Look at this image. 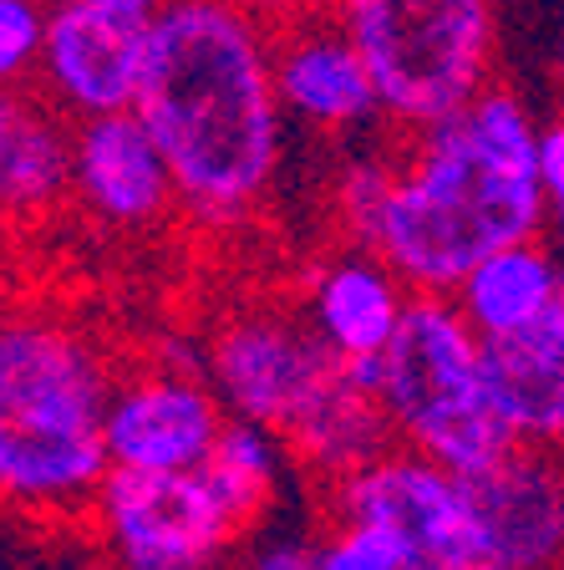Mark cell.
I'll use <instances>...</instances> for the list:
<instances>
[{
  "label": "cell",
  "mask_w": 564,
  "mask_h": 570,
  "mask_svg": "<svg viewBox=\"0 0 564 570\" xmlns=\"http://www.w3.org/2000/svg\"><path fill=\"white\" fill-rule=\"evenodd\" d=\"M138 118L174 168L188 219L239 229L285 164L275 31L239 0H164L148 21Z\"/></svg>",
  "instance_id": "1"
},
{
  "label": "cell",
  "mask_w": 564,
  "mask_h": 570,
  "mask_svg": "<svg viewBox=\"0 0 564 570\" xmlns=\"http://www.w3.org/2000/svg\"><path fill=\"white\" fill-rule=\"evenodd\" d=\"M544 219L540 122L508 87H483L468 107L412 128L366 245L417 296H453L483 255L544 235Z\"/></svg>",
  "instance_id": "2"
},
{
  "label": "cell",
  "mask_w": 564,
  "mask_h": 570,
  "mask_svg": "<svg viewBox=\"0 0 564 570\" xmlns=\"http://www.w3.org/2000/svg\"><path fill=\"white\" fill-rule=\"evenodd\" d=\"M118 362L82 321L47 301L0 306V510L87 524L107 469Z\"/></svg>",
  "instance_id": "3"
},
{
  "label": "cell",
  "mask_w": 564,
  "mask_h": 570,
  "mask_svg": "<svg viewBox=\"0 0 564 570\" xmlns=\"http://www.w3.org/2000/svg\"><path fill=\"white\" fill-rule=\"evenodd\" d=\"M376 392L397 443L458 474H478L524 443L488 382V342L453 296H412L397 336L376 356Z\"/></svg>",
  "instance_id": "4"
},
{
  "label": "cell",
  "mask_w": 564,
  "mask_h": 570,
  "mask_svg": "<svg viewBox=\"0 0 564 570\" xmlns=\"http://www.w3.org/2000/svg\"><path fill=\"white\" fill-rule=\"evenodd\" d=\"M376 82L382 118L427 128L494 87V0H330Z\"/></svg>",
  "instance_id": "5"
},
{
  "label": "cell",
  "mask_w": 564,
  "mask_h": 570,
  "mask_svg": "<svg viewBox=\"0 0 564 570\" xmlns=\"http://www.w3.org/2000/svg\"><path fill=\"white\" fill-rule=\"evenodd\" d=\"M87 530L107 570H219L255 524L219 494L204 469H107L87 510Z\"/></svg>",
  "instance_id": "6"
},
{
  "label": "cell",
  "mask_w": 564,
  "mask_h": 570,
  "mask_svg": "<svg viewBox=\"0 0 564 570\" xmlns=\"http://www.w3.org/2000/svg\"><path fill=\"white\" fill-rule=\"evenodd\" d=\"M342 356L330 352L295 301H245L214 321L204 342V372L219 387L229 417L285 428L342 377Z\"/></svg>",
  "instance_id": "7"
},
{
  "label": "cell",
  "mask_w": 564,
  "mask_h": 570,
  "mask_svg": "<svg viewBox=\"0 0 564 570\" xmlns=\"http://www.w3.org/2000/svg\"><path fill=\"white\" fill-rule=\"evenodd\" d=\"M330 520L387 534L407 570H458L478 556L468 479L427 453L392 443L362 469L330 479Z\"/></svg>",
  "instance_id": "8"
},
{
  "label": "cell",
  "mask_w": 564,
  "mask_h": 570,
  "mask_svg": "<svg viewBox=\"0 0 564 570\" xmlns=\"http://www.w3.org/2000/svg\"><path fill=\"white\" fill-rule=\"evenodd\" d=\"M229 407L204 372V352H154L122 372L107 407V459L112 469L178 474L204 469L219 443Z\"/></svg>",
  "instance_id": "9"
},
{
  "label": "cell",
  "mask_w": 564,
  "mask_h": 570,
  "mask_svg": "<svg viewBox=\"0 0 564 570\" xmlns=\"http://www.w3.org/2000/svg\"><path fill=\"white\" fill-rule=\"evenodd\" d=\"M71 199L92 225L128 239L154 235L184 214L174 168L138 107L71 128Z\"/></svg>",
  "instance_id": "10"
},
{
  "label": "cell",
  "mask_w": 564,
  "mask_h": 570,
  "mask_svg": "<svg viewBox=\"0 0 564 570\" xmlns=\"http://www.w3.org/2000/svg\"><path fill=\"white\" fill-rule=\"evenodd\" d=\"M142 71H148V21L51 0L36 92L47 97L61 118L87 122L138 107Z\"/></svg>",
  "instance_id": "11"
},
{
  "label": "cell",
  "mask_w": 564,
  "mask_h": 570,
  "mask_svg": "<svg viewBox=\"0 0 564 570\" xmlns=\"http://www.w3.org/2000/svg\"><path fill=\"white\" fill-rule=\"evenodd\" d=\"M468 479L478 556L518 570H564V453L518 443Z\"/></svg>",
  "instance_id": "12"
},
{
  "label": "cell",
  "mask_w": 564,
  "mask_h": 570,
  "mask_svg": "<svg viewBox=\"0 0 564 570\" xmlns=\"http://www.w3.org/2000/svg\"><path fill=\"white\" fill-rule=\"evenodd\" d=\"M275 92H280L285 118L326 138H342L382 118L372 71L330 6L275 31Z\"/></svg>",
  "instance_id": "13"
},
{
  "label": "cell",
  "mask_w": 564,
  "mask_h": 570,
  "mask_svg": "<svg viewBox=\"0 0 564 570\" xmlns=\"http://www.w3.org/2000/svg\"><path fill=\"white\" fill-rule=\"evenodd\" d=\"M412 296L417 291L392 271L382 249L362 245V239H346L342 249L320 255L300 275L295 306L306 311V321L316 326L320 342L356 367V362H376L387 352Z\"/></svg>",
  "instance_id": "14"
},
{
  "label": "cell",
  "mask_w": 564,
  "mask_h": 570,
  "mask_svg": "<svg viewBox=\"0 0 564 570\" xmlns=\"http://www.w3.org/2000/svg\"><path fill=\"white\" fill-rule=\"evenodd\" d=\"M71 128L41 92L0 87V219H41L71 199Z\"/></svg>",
  "instance_id": "15"
},
{
  "label": "cell",
  "mask_w": 564,
  "mask_h": 570,
  "mask_svg": "<svg viewBox=\"0 0 564 570\" xmlns=\"http://www.w3.org/2000/svg\"><path fill=\"white\" fill-rule=\"evenodd\" d=\"M560 296H564V261H560V249L544 245L540 235L498 245L494 255H483L453 285V306L468 316V326L483 342L524 332Z\"/></svg>",
  "instance_id": "16"
},
{
  "label": "cell",
  "mask_w": 564,
  "mask_h": 570,
  "mask_svg": "<svg viewBox=\"0 0 564 570\" xmlns=\"http://www.w3.org/2000/svg\"><path fill=\"white\" fill-rule=\"evenodd\" d=\"M392 443H397V433H392L387 403H382V392H376L352 362H346L342 377L330 382L306 413L285 428L290 459L306 463L310 474H320L326 484L352 474V469H362L376 453H387Z\"/></svg>",
  "instance_id": "17"
},
{
  "label": "cell",
  "mask_w": 564,
  "mask_h": 570,
  "mask_svg": "<svg viewBox=\"0 0 564 570\" xmlns=\"http://www.w3.org/2000/svg\"><path fill=\"white\" fill-rule=\"evenodd\" d=\"M488 382L524 443H550L564 407V296L524 332L488 342Z\"/></svg>",
  "instance_id": "18"
},
{
  "label": "cell",
  "mask_w": 564,
  "mask_h": 570,
  "mask_svg": "<svg viewBox=\"0 0 564 570\" xmlns=\"http://www.w3.org/2000/svg\"><path fill=\"white\" fill-rule=\"evenodd\" d=\"M285 459H290V449H285V439L275 428L249 423V417H229L219 443H214V453H209V463H204V474H209L214 484H219V494L255 524L270 514L275 494H280Z\"/></svg>",
  "instance_id": "19"
},
{
  "label": "cell",
  "mask_w": 564,
  "mask_h": 570,
  "mask_svg": "<svg viewBox=\"0 0 564 570\" xmlns=\"http://www.w3.org/2000/svg\"><path fill=\"white\" fill-rule=\"evenodd\" d=\"M392 174H397V154H356L336 178V225L346 239H372L376 214L392 194Z\"/></svg>",
  "instance_id": "20"
},
{
  "label": "cell",
  "mask_w": 564,
  "mask_h": 570,
  "mask_svg": "<svg viewBox=\"0 0 564 570\" xmlns=\"http://www.w3.org/2000/svg\"><path fill=\"white\" fill-rule=\"evenodd\" d=\"M51 0H0V87L36 82L47 51Z\"/></svg>",
  "instance_id": "21"
},
{
  "label": "cell",
  "mask_w": 564,
  "mask_h": 570,
  "mask_svg": "<svg viewBox=\"0 0 564 570\" xmlns=\"http://www.w3.org/2000/svg\"><path fill=\"white\" fill-rule=\"evenodd\" d=\"M316 570H407V560L397 556L387 534L330 520V530L316 540Z\"/></svg>",
  "instance_id": "22"
},
{
  "label": "cell",
  "mask_w": 564,
  "mask_h": 570,
  "mask_svg": "<svg viewBox=\"0 0 564 570\" xmlns=\"http://www.w3.org/2000/svg\"><path fill=\"white\" fill-rule=\"evenodd\" d=\"M540 178H544V199H550L544 229H550L554 249H560V261H564V118L540 128Z\"/></svg>",
  "instance_id": "23"
},
{
  "label": "cell",
  "mask_w": 564,
  "mask_h": 570,
  "mask_svg": "<svg viewBox=\"0 0 564 570\" xmlns=\"http://www.w3.org/2000/svg\"><path fill=\"white\" fill-rule=\"evenodd\" d=\"M239 570H316V540H265L239 560Z\"/></svg>",
  "instance_id": "24"
},
{
  "label": "cell",
  "mask_w": 564,
  "mask_h": 570,
  "mask_svg": "<svg viewBox=\"0 0 564 570\" xmlns=\"http://www.w3.org/2000/svg\"><path fill=\"white\" fill-rule=\"evenodd\" d=\"M245 11H255L259 21L270 26V31H280V26H290V21H300V16H316V11H326L330 0H239Z\"/></svg>",
  "instance_id": "25"
},
{
  "label": "cell",
  "mask_w": 564,
  "mask_h": 570,
  "mask_svg": "<svg viewBox=\"0 0 564 570\" xmlns=\"http://www.w3.org/2000/svg\"><path fill=\"white\" fill-rule=\"evenodd\" d=\"M71 6H92V11H112L128 21H154L164 0H71Z\"/></svg>",
  "instance_id": "26"
},
{
  "label": "cell",
  "mask_w": 564,
  "mask_h": 570,
  "mask_svg": "<svg viewBox=\"0 0 564 570\" xmlns=\"http://www.w3.org/2000/svg\"><path fill=\"white\" fill-rule=\"evenodd\" d=\"M458 570H518V566H508V560H498V556H473L468 566H458Z\"/></svg>",
  "instance_id": "27"
},
{
  "label": "cell",
  "mask_w": 564,
  "mask_h": 570,
  "mask_svg": "<svg viewBox=\"0 0 564 570\" xmlns=\"http://www.w3.org/2000/svg\"><path fill=\"white\" fill-rule=\"evenodd\" d=\"M554 82L564 87V31H560V41H554Z\"/></svg>",
  "instance_id": "28"
},
{
  "label": "cell",
  "mask_w": 564,
  "mask_h": 570,
  "mask_svg": "<svg viewBox=\"0 0 564 570\" xmlns=\"http://www.w3.org/2000/svg\"><path fill=\"white\" fill-rule=\"evenodd\" d=\"M550 449H554V453H564V407H560V417H554V433H550Z\"/></svg>",
  "instance_id": "29"
}]
</instances>
